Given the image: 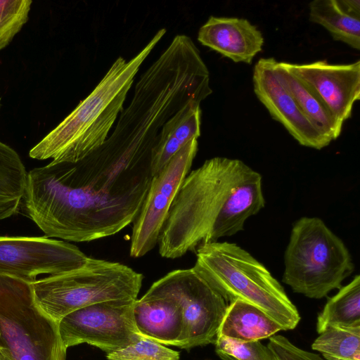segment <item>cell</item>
Returning a JSON list of instances; mask_svg holds the SVG:
<instances>
[{"label":"cell","instance_id":"1","mask_svg":"<svg viewBox=\"0 0 360 360\" xmlns=\"http://www.w3.org/2000/svg\"><path fill=\"white\" fill-rule=\"evenodd\" d=\"M152 152L105 140L77 162H53L27 172L22 202L44 236L89 242L133 222L148 191Z\"/></svg>","mask_w":360,"mask_h":360},{"label":"cell","instance_id":"2","mask_svg":"<svg viewBox=\"0 0 360 360\" xmlns=\"http://www.w3.org/2000/svg\"><path fill=\"white\" fill-rule=\"evenodd\" d=\"M165 32L159 30L129 60L118 57L91 93L30 150V157L77 162L100 148L123 110L141 64Z\"/></svg>","mask_w":360,"mask_h":360},{"label":"cell","instance_id":"3","mask_svg":"<svg viewBox=\"0 0 360 360\" xmlns=\"http://www.w3.org/2000/svg\"><path fill=\"white\" fill-rule=\"evenodd\" d=\"M248 168L240 160L215 157L188 172L160 233L161 257H181L207 241L221 207Z\"/></svg>","mask_w":360,"mask_h":360},{"label":"cell","instance_id":"4","mask_svg":"<svg viewBox=\"0 0 360 360\" xmlns=\"http://www.w3.org/2000/svg\"><path fill=\"white\" fill-rule=\"evenodd\" d=\"M193 269L223 298L250 303L281 325L294 329L300 321L297 307L281 283L248 252L235 243L210 241L195 250Z\"/></svg>","mask_w":360,"mask_h":360},{"label":"cell","instance_id":"5","mask_svg":"<svg viewBox=\"0 0 360 360\" xmlns=\"http://www.w3.org/2000/svg\"><path fill=\"white\" fill-rule=\"evenodd\" d=\"M143 274L115 262L87 258L81 266L30 282L39 310L58 324L69 313L98 302L136 300Z\"/></svg>","mask_w":360,"mask_h":360},{"label":"cell","instance_id":"6","mask_svg":"<svg viewBox=\"0 0 360 360\" xmlns=\"http://www.w3.org/2000/svg\"><path fill=\"white\" fill-rule=\"evenodd\" d=\"M284 262L282 281L312 299L340 289L354 269L343 241L318 217H304L294 224Z\"/></svg>","mask_w":360,"mask_h":360},{"label":"cell","instance_id":"7","mask_svg":"<svg viewBox=\"0 0 360 360\" xmlns=\"http://www.w3.org/2000/svg\"><path fill=\"white\" fill-rule=\"evenodd\" d=\"M30 283L0 274V346L13 360H65L58 324L37 307Z\"/></svg>","mask_w":360,"mask_h":360},{"label":"cell","instance_id":"8","mask_svg":"<svg viewBox=\"0 0 360 360\" xmlns=\"http://www.w3.org/2000/svg\"><path fill=\"white\" fill-rule=\"evenodd\" d=\"M148 291L171 297L181 306L184 321L182 349L215 343L229 304L193 268L169 272Z\"/></svg>","mask_w":360,"mask_h":360},{"label":"cell","instance_id":"9","mask_svg":"<svg viewBox=\"0 0 360 360\" xmlns=\"http://www.w3.org/2000/svg\"><path fill=\"white\" fill-rule=\"evenodd\" d=\"M136 300H116L91 304L73 311L58 323L65 349L88 344L110 354L138 341L133 318Z\"/></svg>","mask_w":360,"mask_h":360},{"label":"cell","instance_id":"10","mask_svg":"<svg viewBox=\"0 0 360 360\" xmlns=\"http://www.w3.org/2000/svg\"><path fill=\"white\" fill-rule=\"evenodd\" d=\"M198 146V139L187 143L157 175L153 176L140 211L133 221L131 257H143L158 244L170 206L189 172Z\"/></svg>","mask_w":360,"mask_h":360},{"label":"cell","instance_id":"11","mask_svg":"<svg viewBox=\"0 0 360 360\" xmlns=\"http://www.w3.org/2000/svg\"><path fill=\"white\" fill-rule=\"evenodd\" d=\"M88 257L75 245L46 236H0V274L28 281L82 266Z\"/></svg>","mask_w":360,"mask_h":360},{"label":"cell","instance_id":"12","mask_svg":"<svg viewBox=\"0 0 360 360\" xmlns=\"http://www.w3.org/2000/svg\"><path fill=\"white\" fill-rule=\"evenodd\" d=\"M284 63L314 92L342 127L352 116L354 103L360 98V61L349 64H330L326 60Z\"/></svg>","mask_w":360,"mask_h":360},{"label":"cell","instance_id":"13","mask_svg":"<svg viewBox=\"0 0 360 360\" xmlns=\"http://www.w3.org/2000/svg\"><path fill=\"white\" fill-rule=\"evenodd\" d=\"M276 60L262 58L255 65L254 92L269 115L302 146L320 150L329 141L304 116L274 71Z\"/></svg>","mask_w":360,"mask_h":360},{"label":"cell","instance_id":"14","mask_svg":"<svg viewBox=\"0 0 360 360\" xmlns=\"http://www.w3.org/2000/svg\"><path fill=\"white\" fill-rule=\"evenodd\" d=\"M198 40L235 63L251 64L264 39L260 30L245 18L210 16L198 31Z\"/></svg>","mask_w":360,"mask_h":360},{"label":"cell","instance_id":"15","mask_svg":"<svg viewBox=\"0 0 360 360\" xmlns=\"http://www.w3.org/2000/svg\"><path fill=\"white\" fill-rule=\"evenodd\" d=\"M138 332L163 345L181 349L184 340V321L181 306L171 297L147 290L133 306Z\"/></svg>","mask_w":360,"mask_h":360},{"label":"cell","instance_id":"16","mask_svg":"<svg viewBox=\"0 0 360 360\" xmlns=\"http://www.w3.org/2000/svg\"><path fill=\"white\" fill-rule=\"evenodd\" d=\"M264 205L262 176L249 167L221 207L206 242L242 231L245 220Z\"/></svg>","mask_w":360,"mask_h":360},{"label":"cell","instance_id":"17","mask_svg":"<svg viewBox=\"0 0 360 360\" xmlns=\"http://www.w3.org/2000/svg\"><path fill=\"white\" fill-rule=\"evenodd\" d=\"M199 101H191L162 127L151 155V173L157 175L187 143L200 136L201 109Z\"/></svg>","mask_w":360,"mask_h":360},{"label":"cell","instance_id":"18","mask_svg":"<svg viewBox=\"0 0 360 360\" xmlns=\"http://www.w3.org/2000/svg\"><path fill=\"white\" fill-rule=\"evenodd\" d=\"M281 330H283L281 325L264 311L238 300L228 305L217 336L243 342L260 341Z\"/></svg>","mask_w":360,"mask_h":360},{"label":"cell","instance_id":"19","mask_svg":"<svg viewBox=\"0 0 360 360\" xmlns=\"http://www.w3.org/2000/svg\"><path fill=\"white\" fill-rule=\"evenodd\" d=\"M274 71L297 106L310 122L329 141L339 137L342 127L334 119L314 92L292 73L284 62L276 60Z\"/></svg>","mask_w":360,"mask_h":360},{"label":"cell","instance_id":"20","mask_svg":"<svg viewBox=\"0 0 360 360\" xmlns=\"http://www.w3.org/2000/svg\"><path fill=\"white\" fill-rule=\"evenodd\" d=\"M27 176L18 153L0 141V220L11 217L20 210Z\"/></svg>","mask_w":360,"mask_h":360},{"label":"cell","instance_id":"21","mask_svg":"<svg viewBox=\"0 0 360 360\" xmlns=\"http://www.w3.org/2000/svg\"><path fill=\"white\" fill-rule=\"evenodd\" d=\"M309 20L323 27L335 41L360 49V18L345 12L337 0L309 3Z\"/></svg>","mask_w":360,"mask_h":360},{"label":"cell","instance_id":"22","mask_svg":"<svg viewBox=\"0 0 360 360\" xmlns=\"http://www.w3.org/2000/svg\"><path fill=\"white\" fill-rule=\"evenodd\" d=\"M360 325V276L356 275L347 285L341 287L330 297L319 314L316 331L321 333L331 326Z\"/></svg>","mask_w":360,"mask_h":360},{"label":"cell","instance_id":"23","mask_svg":"<svg viewBox=\"0 0 360 360\" xmlns=\"http://www.w3.org/2000/svg\"><path fill=\"white\" fill-rule=\"evenodd\" d=\"M326 360H360V325L331 326L311 345Z\"/></svg>","mask_w":360,"mask_h":360},{"label":"cell","instance_id":"24","mask_svg":"<svg viewBox=\"0 0 360 360\" xmlns=\"http://www.w3.org/2000/svg\"><path fill=\"white\" fill-rule=\"evenodd\" d=\"M215 352L222 360H278L268 346L258 341L243 342L217 336Z\"/></svg>","mask_w":360,"mask_h":360},{"label":"cell","instance_id":"25","mask_svg":"<svg viewBox=\"0 0 360 360\" xmlns=\"http://www.w3.org/2000/svg\"><path fill=\"white\" fill-rule=\"evenodd\" d=\"M32 4L31 0H0V51L27 22Z\"/></svg>","mask_w":360,"mask_h":360},{"label":"cell","instance_id":"26","mask_svg":"<svg viewBox=\"0 0 360 360\" xmlns=\"http://www.w3.org/2000/svg\"><path fill=\"white\" fill-rule=\"evenodd\" d=\"M179 352L142 336L138 341L106 354L108 360H180Z\"/></svg>","mask_w":360,"mask_h":360},{"label":"cell","instance_id":"27","mask_svg":"<svg viewBox=\"0 0 360 360\" xmlns=\"http://www.w3.org/2000/svg\"><path fill=\"white\" fill-rule=\"evenodd\" d=\"M267 346L278 360H326L317 354L297 347L281 335L270 337Z\"/></svg>","mask_w":360,"mask_h":360},{"label":"cell","instance_id":"28","mask_svg":"<svg viewBox=\"0 0 360 360\" xmlns=\"http://www.w3.org/2000/svg\"><path fill=\"white\" fill-rule=\"evenodd\" d=\"M340 6L347 13L360 18L359 0H337Z\"/></svg>","mask_w":360,"mask_h":360},{"label":"cell","instance_id":"29","mask_svg":"<svg viewBox=\"0 0 360 360\" xmlns=\"http://www.w3.org/2000/svg\"><path fill=\"white\" fill-rule=\"evenodd\" d=\"M0 360H13L8 349L0 346Z\"/></svg>","mask_w":360,"mask_h":360},{"label":"cell","instance_id":"30","mask_svg":"<svg viewBox=\"0 0 360 360\" xmlns=\"http://www.w3.org/2000/svg\"><path fill=\"white\" fill-rule=\"evenodd\" d=\"M1 96H0V109H1Z\"/></svg>","mask_w":360,"mask_h":360}]
</instances>
